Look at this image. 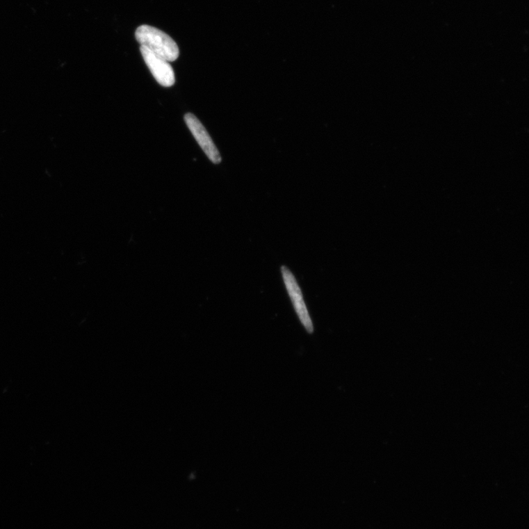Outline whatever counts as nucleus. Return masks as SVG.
I'll list each match as a JSON object with an SVG mask.
<instances>
[{
	"mask_svg": "<svg viewBox=\"0 0 529 529\" xmlns=\"http://www.w3.org/2000/svg\"><path fill=\"white\" fill-rule=\"evenodd\" d=\"M136 38L140 46H145L168 62L179 58V49L173 38L156 28L141 25L136 31Z\"/></svg>",
	"mask_w": 529,
	"mask_h": 529,
	"instance_id": "f257e3e1",
	"label": "nucleus"
},
{
	"mask_svg": "<svg viewBox=\"0 0 529 529\" xmlns=\"http://www.w3.org/2000/svg\"><path fill=\"white\" fill-rule=\"evenodd\" d=\"M281 272L295 311L298 314L302 324L308 333H314L313 322L311 316L309 315L304 301L302 292L298 285V281H296L290 269L286 266L281 267Z\"/></svg>",
	"mask_w": 529,
	"mask_h": 529,
	"instance_id": "f03ea898",
	"label": "nucleus"
},
{
	"mask_svg": "<svg viewBox=\"0 0 529 529\" xmlns=\"http://www.w3.org/2000/svg\"><path fill=\"white\" fill-rule=\"evenodd\" d=\"M140 51L154 79L163 87L172 86L175 83V74L170 62L154 54L145 46H140Z\"/></svg>",
	"mask_w": 529,
	"mask_h": 529,
	"instance_id": "7ed1b4c3",
	"label": "nucleus"
},
{
	"mask_svg": "<svg viewBox=\"0 0 529 529\" xmlns=\"http://www.w3.org/2000/svg\"><path fill=\"white\" fill-rule=\"evenodd\" d=\"M184 120L193 137L202 149L206 156L215 164L222 162V156L213 141L206 129L192 113H187L184 116Z\"/></svg>",
	"mask_w": 529,
	"mask_h": 529,
	"instance_id": "20e7f679",
	"label": "nucleus"
}]
</instances>
